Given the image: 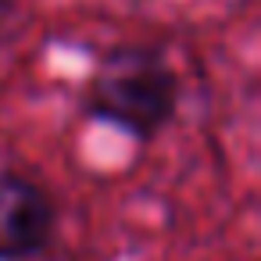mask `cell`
I'll list each match as a JSON object with an SVG mask.
<instances>
[{
    "mask_svg": "<svg viewBox=\"0 0 261 261\" xmlns=\"http://www.w3.org/2000/svg\"><path fill=\"white\" fill-rule=\"evenodd\" d=\"M54 197L29 175L0 168V261H33L54 236Z\"/></svg>",
    "mask_w": 261,
    "mask_h": 261,
    "instance_id": "2",
    "label": "cell"
},
{
    "mask_svg": "<svg viewBox=\"0 0 261 261\" xmlns=\"http://www.w3.org/2000/svg\"><path fill=\"white\" fill-rule=\"evenodd\" d=\"M179 104V79L158 47L122 43L111 47L90 72L79 111L93 122L129 133L133 140H154Z\"/></svg>",
    "mask_w": 261,
    "mask_h": 261,
    "instance_id": "1",
    "label": "cell"
},
{
    "mask_svg": "<svg viewBox=\"0 0 261 261\" xmlns=\"http://www.w3.org/2000/svg\"><path fill=\"white\" fill-rule=\"evenodd\" d=\"M25 29V11L18 0H0V50Z\"/></svg>",
    "mask_w": 261,
    "mask_h": 261,
    "instance_id": "3",
    "label": "cell"
}]
</instances>
